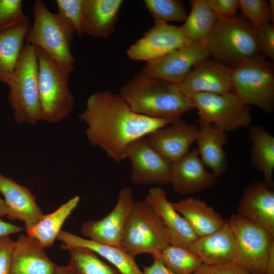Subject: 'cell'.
Segmentation results:
<instances>
[{
  "instance_id": "6da1fadb",
  "label": "cell",
  "mask_w": 274,
  "mask_h": 274,
  "mask_svg": "<svg viewBox=\"0 0 274 274\" xmlns=\"http://www.w3.org/2000/svg\"><path fill=\"white\" fill-rule=\"evenodd\" d=\"M79 118L87 125L86 135L91 145L100 147L116 162L127 158L131 142L173 122L137 114L119 94L109 91L91 95Z\"/></svg>"
},
{
  "instance_id": "7a4b0ae2",
  "label": "cell",
  "mask_w": 274,
  "mask_h": 274,
  "mask_svg": "<svg viewBox=\"0 0 274 274\" xmlns=\"http://www.w3.org/2000/svg\"><path fill=\"white\" fill-rule=\"evenodd\" d=\"M119 94L132 111L153 119L174 122L194 108L176 84L141 73L122 86Z\"/></svg>"
},
{
  "instance_id": "3957f363",
  "label": "cell",
  "mask_w": 274,
  "mask_h": 274,
  "mask_svg": "<svg viewBox=\"0 0 274 274\" xmlns=\"http://www.w3.org/2000/svg\"><path fill=\"white\" fill-rule=\"evenodd\" d=\"M32 25L26 34V42L44 51L64 71L71 74L75 59L71 44L75 30L59 13L49 11L40 0L33 5Z\"/></svg>"
},
{
  "instance_id": "277c9868",
  "label": "cell",
  "mask_w": 274,
  "mask_h": 274,
  "mask_svg": "<svg viewBox=\"0 0 274 274\" xmlns=\"http://www.w3.org/2000/svg\"><path fill=\"white\" fill-rule=\"evenodd\" d=\"M205 44L210 57L230 67L261 54L255 29L243 16L237 15L217 18Z\"/></svg>"
},
{
  "instance_id": "5b68a950",
  "label": "cell",
  "mask_w": 274,
  "mask_h": 274,
  "mask_svg": "<svg viewBox=\"0 0 274 274\" xmlns=\"http://www.w3.org/2000/svg\"><path fill=\"white\" fill-rule=\"evenodd\" d=\"M7 85L8 100L16 122L34 125L41 120L38 58L32 45L24 44Z\"/></svg>"
},
{
  "instance_id": "8992f818",
  "label": "cell",
  "mask_w": 274,
  "mask_h": 274,
  "mask_svg": "<svg viewBox=\"0 0 274 274\" xmlns=\"http://www.w3.org/2000/svg\"><path fill=\"white\" fill-rule=\"evenodd\" d=\"M232 89L244 103L272 113L274 109V68L262 55L245 59L231 67Z\"/></svg>"
},
{
  "instance_id": "52a82bcc",
  "label": "cell",
  "mask_w": 274,
  "mask_h": 274,
  "mask_svg": "<svg viewBox=\"0 0 274 274\" xmlns=\"http://www.w3.org/2000/svg\"><path fill=\"white\" fill-rule=\"evenodd\" d=\"M35 48L41 120L58 122L66 117L74 106V99L68 86L70 74L61 68L44 51Z\"/></svg>"
},
{
  "instance_id": "ba28073f",
  "label": "cell",
  "mask_w": 274,
  "mask_h": 274,
  "mask_svg": "<svg viewBox=\"0 0 274 274\" xmlns=\"http://www.w3.org/2000/svg\"><path fill=\"white\" fill-rule=\"evenodd\" d=\"M170 244L168 231L160 217L143 201H134L126 220L121 247L135 257L155 253Z\"/></svg>"
},
{
  "instance_id": "9c48e42d",
  "label": "cell",
  "mask_w": 274,
  "mask_h": 274,
  "mask_svg": "<svg viewBox=\"0 0 274 274\" xmlns=\"http://www.w3.org/2000/svg\"><path fill=\"white\" fill-rule=\"evenodd\" d=\"M199 116L200 127L213 125L225 132L247 127L252 122L249 106L231 91L198 93L191 97Z\"/></svg>"
},
{
  "instance_id": "30bf717a",
  "label": "cell",
  "mask_w": 274,
  "mask_h": 274,
  "mask_svg": "<svg viewBox=\"0 0 274 274\" xmlns=\"http://www.w3.org/2000/svg\"><path fill=\"white\" fill-rule=\"evenodd\" d=\"M235 240L233 262L252 274H264L274 235L266 229L233 214L228 221Z\"/></svg>"
},
{
  "instance_id": "8fae6325",
  "label": "cell",
  "mask_w": 274,
  "mask_h": 274,
  "mask_svg": "<svg viewBox=\"0 0 274 274\" xmlns=\"http://www.w3.org/2000/svg\"><path fill=\"white\" fill-rule=\"evenodd\" d=\"M210 57L205 44L188 42L182 47L156 60L147 62L140 73L178 84L200 61Z\"/></svg>"
},
{
  "instance_id": "7c38bea8",
  "label": "cell",
  "mask_w": 274,
  "mask_h": 274,
  "mask_svg": "<svg viewBox=\"0 0 274 274\" xmlns=\"http://www.w3.org/2000/svg\"><path fill=\"white\" fill-rule=\"evenodd\" d=\"M187 42L181 26L157 23L128 48L126 54L130 59L147 62L165 56Z\"/></svg>"
},
{
  "instance_id": "4fadbf2b",
  "label": "cell",
  "mask_w": 274,
  "mask_h": 274,
  "mask_svg": "<svg viewBox=\"0 0 274 274\" xmlns=\"http://www.w3.org/2000/svg\"><path fill=\"white\" fill-rule=\"evenodd\" d=\"M127 158L131 163L130 178L138 184L162 185L170 183L172 163L157 153L142 138L131 142Z\"/></svg>"
},
{
  "instance_id": "5bb4252c",
  "label": "cell",
  "mask_w": 274,
  "mask_h": 274,
  "mask_svg": "<svg viewBox=\"0 0 274 274\" xmlns=\"http://www.w3.org/2000/svg\"><path fill=\"white\" fill-rule=\"evenodd\" d=\"M134 202L131 189L122 188L111 212L101 219L84 223L81 233L98 243L121 247L124 226Z\"/></svg>"
},
{
  "instance_id": "9a60e30c",
  "label": "cell",
  "mask_w": 274,
  "mask_h": 274,
  "mask_svg": "<svg viewBox=\"0 0 274 274\" xmlns=\"http://www.w3.org/2000/svg\"><path fill=\"white\" fill-rule=\"evenodd\" d=\"M191 98L198 93H224L231 91V67L208 58L196 64L186 78L176 84Z\"/></svg>"
},
{
  "instance_id": "2e32d148",
  "label": "cell",
  "mask_w": 274,
  "mask_h": 274,
  "mask_svg": "<svg viewBox=\"0 0 274 274\" xmlns=\"http://www.w3.org/2000/svg\"><path fill=\"white\" fill-rule=\"evenodd\" d=\"M198 130L197 125L180 119L152 131L145 138L157 153L172 164L190 150Z\"/></svg>"
},
{
  "instance_id": "e0dca14e",
  "label": "cell",
  "mask_w": 274,
  "mask_h": 274,
  "mask_svg": "<svg viewBox=\"0 0 274 274\" xmlns=\"http://www.w3.org/2000/svg\"><path fill=\"white\" fill-rule=\"evenodd\" d=\"M196 148L172 163L170 183L182 195L191 194L213 186L217 177L207 170Z\"/></svg>"
},
{
  "instance_id": "ac0fdd59",
  "label": "cell",
  "mask_w": 274,
  "mask_h": 274,
  "mask_svg": "<svg viewBox=\"0 0 274 274\" xmlns=\"http://www.w3.org/2000/svg\"><path fill=\"white\" fill-rule=\"evenodd\" d=\"M143 201L162 221L169 233L170 244L189 249L197 237L186 219L174 208L165 191L160 187H153Z\"/></svg>"
},
{
  "instance_id": "d6986e66",
  "label": "cell",
  "mask_w": 274,
  "mask_h": 274,
  "mask_svg": "<svg viewBox=\"0 0 274 274\" xmlns=\"http://www.w3.org/2000/svg\"><path fill=\"white\" fill-rule=\"evenodd\" d=\"M237 210L241 216L274 235V191L263 182L246 187Z\"/></svg>"
},
{
  "instance_id": "ffe728a7",
  "label": "cell",
  "mask_w": 274,
  "mask_h": 274,
  "mask_svg": "<svg viewBox=\"0 0 274 274\" xmlns=\"http://www.w3.org/2000/svg\"><path fill=\"white\" fill-rule=\"evenodd\" d=\"M0 192L9 212L11 220L23 221L26 231L35 226L44 216L36 202L35 196L26 187L0 173Z\"/></svg>"
},
{
  "instance_id": "44dd1931",
  "label": "cell",
  "mask_w": 274,
  "mask_h": 274,
  "mask_svg": "<svg viewBox=\"0 0 274 274\" xmlns=\"http://www.w3.org/2000/svg\"><path fill=\"white\" fill-rule=\"evenodd\" d=\"M57 266L36 238L28 234L21 235L15 241L10 274H53Z\"/></svg>"
},
{
  "instance_id": "7402d4cb",
  "label": "cell",
  "mask_w": 274,
  "mask_h": 274,
  "mask_svg": "<svg viewBox=\"0 0 274 274\" xmlns=\"http://www.w3.org/2000/svg\"><path fill=\"white\" fill-rule=\"evenodd\" d=\"M203 264L233 262L236 254L235 240L227 221L218 230L197 237L189 247Z\"/></svg>"
},
{
  "instance_id": "603a6c76",
  "label": "cell",
  "mask_w": 274,
  "mask_h": 274,
  "mask_svg": "<svg viewBox=\"0 0 274 274\" xmlns=\"http://www.w3.org/2000/svg\"><path fill=\"white\" fill-rule=\"evenodd\" d=\"M123 3L122 0H86L83 34L96 38L110 37Z\"/></svg>"
},
{
  "instance_id": "cb8c5ba5",
  "label": "cell",
  "mask_w": 274,
  "mask_h": 274,
  "mask_svg": "<svg viewBox=\"0 0 274 274\" xmlns=\"http://www.w3.org/2000/svg\"><path fill=\"white\" fill-rule=\"evenodd\" d=\"M172 204L186 219L197 237L215 232L225 222L212 207L199 198L189 196Z\"/></svg>"
},
{
  "instance_id": "d4e9b609",
  "label": "cell",
  "mask_w": 274,
  "mask_h": 274,
  "mask_svg": "<svg viewBox=\"0 0 274 274\" xmlns=\"http://www.w3.org/2000/svg\"><path fill=\"white\" fill-rule=\"evenodd\" d=\"M57 239L66 246L81 247L91 250L113 264L121 274H143L134 258L122 247L102 244L63 230H60Z\"/></svg>"
},
{
  "instance_id": "484cf974",
  "label": "cell",
  "mask_w": 274,
  "mask_h": 274,
  "mask_svg": "<svg viewBox=\"0 0 274 274\" xmlns=\"http://www.w3.org/2000/svg\"><path fill=\"white\" fill-rule=\"evenodd\" d=\"M228 141L226 132L213 125L200 127L195 142L200 158L205 166L217 177L224 173L228 161L223 146Z\"/></svg>"
},
{
  "instance_id": "4316f807",
  "label": "cell",
  "mask_w": 274,
  "mask_h": 274,
  "mask_svg": "<svg viewBox=\"0 0 274 274\" xmlns=\"http://www.w3.org/2000/svg\"><path fill=\"white\" fill-rule=\"evenodd\" d=\"M249 138L251 142V162L260 172L263 182L273 189L274 170V137L260 125L251 127Z\"/></svg>"
},
{
  "instance_id": "83f0119b",
  "label": "cell",
  "mask_w": 274,
  "mask_h": 274,
  "mask_svg": "<svg viewBox=\"0 0 274 274\" xmlns=\"http://www.w3.org/2000/svg\"><path fill=\"white\" fill-rule=\"evenodd\" d=\"M29 27L28 22L0 33V82H9Z\"/></svg>"
},
{
  "instance_id": "f1b7e54d",
  "label": "cell",
  "mask_w": 274,
  "mask_h": 274,
  "mask_svg": "<svg viewBox=\"0 0 274 274\" xmlns=\"http://www.w3.org/2000/svg\"><path fill=\"white\" fill-rule=\"evenodd\" d=\"M80 200L76 196L61 205L54 212L43 216L39 222L27 234L36 238L45 248L54 243L66 219L78 206Z\"/></svg>"
},
{
  "instance_id": "f546056e",
  "label": "cell",
  "mask_w": 274,
  "mask_h": 274,
  "mask_svg": "<svg viewBox=\"0 0 274 274\" xmlns=\"http://www.w3.org/2000/svg\"><path fill=\"white\" fill-rule=\"evenodd\" d=\"M191 9L184 24L181 26L187 42L206 44L217 17L209 7L207 0H191Z\"/></svg>"
},
{
  "instance_id": "4dcf8cb0",
  "label": "cell",
  "mask_w": 274,
  "mask_h": 274,
  "mask_svg": "<svg viewBox=\"0 0 274 274\" xmlns=\"http://www.w3.org/2000/svg\"><path fill=\"white\" fill-rule=\"evenodd\" d=\"M60 247L68 250L70 260L67 265L75 274H121L117 269L100 260L89 249L66 246L64 244Z\"/></svg>"
},
{
  "instance_id": "1f68e13d",
  "label": "cell",
  "mask_w": 274,
  "mask_h": 274,
  "mask_svg": "<svg viewBox=\"0 0 274 274\" xmlns=\"http://www.w3.org/2000/svg\"><path fill=\"white\" fill-rule=\"evenodd\" d=\"M175 274H192L202 264L188 248L168 245L152 254Z\"/></svg>"
},
{
  "instance_id": "d6a6232c",
  "label": "cell",
  "mask_w": 274,
  "mask_h": 274,
  "mask_svg": "<svg viewBox=\"0 0 274 274\" xmlns=\"http://www.w3.org/2000/svg\"><path fill=\"white\" fill-rule=\"evenodd\" d=\"M145 7L155 23L185 21L188 14L182 1L178 0H145Z\"/></svg>"
},
{
  "instance_id": "836d02e7",
  "label": "cell",
  "mask_w": 274,
  "mask_h": 274,
  "mask_svg": "<svg viewBox=\"0 0 274 274\" xmlns=\"http://www.w3.org/2000/svg\"><path fill=\"white\" fill-rule=\"evenodd\" d=\"M239 9L243 16L256 29L269 21L273 24L269 2L265 0H239Z\"/></svg>"
},
{
  "instance_id": "e575fe53",
  "label": "cell",
  "mask_w": 274,
  "mask_h": 274,
  "mask_svg": "<svg viewBox=\"0 0 274 274\" xmlns=\"http://www.w3.org/2000/svg\"><path fill=\"white\" fill-rule=\"evenodd\" d=\"M86 0H56L58 12L73 26L79 37L84 35L83 25Z\"/></svg>"
},
{
  "instance_id": "d590c367",
  "label": "cell",
  "mask_w": 274,
  "mask_h": 274,
  "mask_svg": "<svg viewBox=\"0 0 274 274\" xmlns=\"http://www.w3.org/2000/svg\"><path fill=\"white\" fill-rule=\"evenodd\" d=\"M21 0H0V33L17 25L28 22Z\"/></svg>"
},
{
  "instance_id": "8d00e7d4",
  "label": "cell",
  "mask_w": 274,
  "mask_h": 274,
  "mask_svg": "<svg viewBox=\"0 0 274 274\" xmlns=\"http://www.w3.org/2000/svg\"><path fill=\"white\" fill-rule=\"evenodd\" d=\"M257 42L264 57L274 59V25L269 22L255 29Z\"/></svg>"
},
{
  "instance_id": "74e56055",
  "label": "cell",
  "mask_w": 274,
  "mask_h": 274,
  "mask_svg": "<svg viewBox=\"0 0 274 274\" xmlns=\"http://www.w3.org/2000/svg\"><path fill=\"white\" fill-rule=\"evenodd\" d=\"M192 274H252L234 262L207 264L202 263Z\"/></svg>"
},
{
  "instance_id": "f35d334b",
  "label": "cell",
  "mask_w": 274,
  "mask_h": 274,
  "mask_svg": "<svg viewBox=\"0 0 274 274\" xmlns=\"http://www.w3.org/2000/svg\"><path fill=\"white\" fill-rule=\"evenodd\" d=\"M207 2L217 18L234 17L239 9V0H207Z\"/></svg>"
},
{
  "instance_id": "ab89813d",
  "label": "cell",
  "mask_w": 274,
  "mask_h": 274,
  "mask_svg": "<svg viewBox=\"0 0 274 274\" xmlns=\"http://www.w3.org/2000/svg\"><path fill=\"white\" fill-rule=\"evenodd\" d=\"M14 242L9 235L0 237V274H10L11 255Z\"/></svg>"
},
{
  "instance_id": "60d3db41",
  "label": "cell",
  "mask_w": 274,
  "mask_h": 274,
  "mask_svg": "<svg viewBox=\"0 0 274 274\" xmlns=\"http://www.w3.org/2000/svg\"><path fill=\"white\" fill-rule=\"evenodd\" d=\"M153 258L154 260L150 265L143 267V274H175L158 258Z\"/></svg>"
},
{
  "instance_id": "b9f144b4",
  "label": "cell",
  "mask_w": 274,
  "mask_h": 274,
  "mask_svg": "<svg viewBox=\"0 0 274 274\" xmlns=\"http://www.w3.org/2000/svg\"><path fill=\"white\" fill-rule=\"evenodd\" d=\"M24 229L23 227L5 222L0 218V237L20 232Z\"/></svg>"
},
{
  "instance_id": "7bdbcfd3",
  "label": "cell",
  "mask_w": 274,
  "mask_h": 274,
  "mask_svg": "<svg viewBox=\"0 0 274 274\" xmlns=\"http://www.w3.org/2000/svg\"><path fill=\"white\" fill-rule=\"evenodd\" d=\"M264 274H274V246L271 249Z\"/></svg>"
},
{
  "instance_id": "ee69618b",
  "label": "cell",
  "mask_w": 274,
  "mask_h": 274,
  "mask_svg": "<svg viewBox=\"0 0 274 274\" xmlns=\"http://www.w3.org/2000/svg\"><path fill=\"white\" fill-rule=\"evenodd\" d=\"M53 274H75L72 269L68 266H57Z\"/></svg>"
},
{
  "instance_id": "f6af8a7d",
  "label": "cell",
  "mask_w": 274,
  "mask_h": 274,
  "mask_svg": "<svg viewBox=\"0 0 274 274\" xmlns=\"http://www.w3.org/2000/svg\"><path fill=\"white\" fill-rule=\"evenodd\" d=\"M9 209L4 200L0 197V217L9 214Z\"/></svg>"
}]
</instances>
